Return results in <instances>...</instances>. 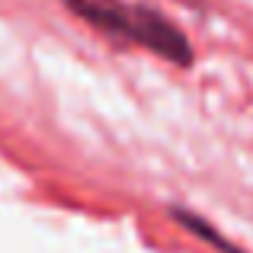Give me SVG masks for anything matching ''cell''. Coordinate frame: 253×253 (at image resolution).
Segmentation results:
<instances>
[{
  "label": "cell",
  "mask_w": 253,
  "mask_h": 253,
  "mask_svg": "<svg viewBox=\"0 0 253 253\" xmlns=\"http://www.w3.org/2000/svg\"><path fill=\"white\" fill-rule=\"evenodd\" d=\"M186 3H189V6H202V0H186Z\"/></svg>",
  "instance_id": "obj_2"
},
{
  "label": "cell",
  "mask_w": 253,
  "mask_h": 253,
  "mask_svg": "<svg viewBox=\"0 0 253 253\" xmlns=\"http://www.w3.org/2000/svg\"><path fill=\"white\" fill-rule=\"evenodd\" d=\"M77 19L112 39L119 45H138L176 68H189L196 61V48L173 19L161 10L128 0H61Z\"/></svg>",
  "instance_id": "obj_1"
}]
</instances>
